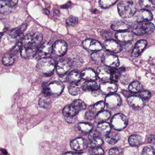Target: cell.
<instances>
[{
  "label": "cell",
  "instance_id": "54",
  "mask_svg": "<svg viewBox=\"0 0 155 155\" xmlns=\"http://www.w3.org/2000/svg\"><path fill=\"white\" fill-rule=\"evenodd\" d=\"M148 141L149 143L154 145L155 144V136L154 135H152L150 136L148 138Z\"/></svg>",
  "mask_w": 155,
  "mask_h": 155
},
{
  "label": "cell",
  "instance_id": "11",
  "mask_svg": "<svg viewBox=\"0 0 155 155\" xmlns=\"http://www.w3.org/2000/svg\"><path fill=\"white\" fill-rule=\"evenodd\" d=\"M52 51V46L51 43L46 42L43 43L41 47L37 51L36 55L38 58H48Z\"/></svg>",
  "mask_w": 155,
  "mask_h": 155
},
{
  "label": "cell",
  "instance_id": "57",
  "mask_svg": "<svg viewBox=\"0 0 155 155\" xmlns=\"http://www.w3.org/2000/svg\"><path fill=\"white\" fill-rule=\"evenodd\" d=\"M54 13L55 16H59V15L60 14V12L58 11H55L54 12Z\"/></svg>",
  "mask_w": 155,
  "mask_h": 155
},
{
  "label": "cell",
  "instance_id": "7",
  "mask_svg": "<svg viewBox=\"0 0 155 155\" xmlns=\"http://www.w3.org/2000/svg\"><path fill=\"white\" fill-rule=\"evenodd\" d=\"M122 101L119 95L111 94L105 99V104L109 109L114 110L120 107Z\"/></svg>",
  "mask_w": 155,
  "mask_h": 155
},
{
  "label": "cell",
  "instance_id": "43",
  "mask_svg": "<svg viewBox=\"0 0 155 155\" xmlns=\"http://www.w3.org/2000/svg\"><path fill=\"white\" fill-rule=\"evenodd\" d=\"M124 70V69L123 68H120L119 69L114 70L112 72H110L111 76H110V78H111L112 81H114V82H117L120 76V73L123 71Z\"/></svg>",
  "mask_w": 155,
  "mask_h": 155
},
{
  "label": "cell",
  "instance_id": "14",
  "mask_svg": "<svg viewBox=\"0 0 155 155\" xmlns=\"http://www.w3.org/2000/svg\"><path fill=\"white\" fill-rule=\"evenodd\" d=\"M68 46L64 41L60 40L55 42L52 46V51L57 56L61 57L66 53Z\"/></svg>",
  "mask_w": 155,
  "mask_h": 155
},
{
  "label": "cell",
  "instance_id": "32",
  "mask_svg": "<svg viewBox=\"0 0 155 155\" xmlns=\"http://www.w3.org/2000/svg\"><path fill=\"white\" fill-rule=\"evenodd\" d=\"M142 142V138L138 135H132L128 138V143L130 146L137 147Z\"/></svg>",
  "mask_w": 155,
  "mask_h": 155
},
{
  "label": "cell",
  "instance_id": "49",
  "mask_svg": "<svg viewBox=\"0 0 155 155\" xmlns=\"http://www.w3.org/2000/svg\"><path fill=\"white\" fill-rule=\"evenodd\" d=\"M22 45V44L21 42H18V43H17V45L15 46V47L12 49V50L11 51L10 54H11L12 56L16 55L21 48Z\"/></svg>",
  "mask_w": 155,
  "mask_h": 155
},
{
  "label": "cell",
  "instance_id": "10",
  "mask_svg": "<svg viewBox=\"0 0 155 155\" xmlns=\"http://www.w3.org/2000/svg\"><path fill=\"white\" fill-rule=\"evenodd\" d=\"M132 22L130 21L120 20L114 21L111 25V28L115 31H122L131 28Z\"/></svg>",
  "mask_w": 155,
  "mask_h": 155
},
{
  "label": "cell",
  "instance_id": "45",
  "mask_svg": "<svg viewBox=\"0 0 155 155\" xmlns=\"http://www.w3.org/2000/svg\"><path fill=\"white\" fill-rule=\"evenodd\" d=\"M9 28L8 21L3 19H0V33H3L8 30Z\"/></svg>",
  "mask_w": 155,
  "mask_h": 155
},
{
  "label": "cell",
  "instance_id": "35",
  "mask_svg": "<svg viewBox=\"0 0 155 155\" xmlns=\"http://www.w3.org/2000/svg\"><path fill=\"white\" fill-rule=\"evenodd\" d=\"M128 89L131 92L138 93L143 90V87L138 81H134L130 84Z\"/></svg>",
  "mask_w": 155,
  "mask_h": 155
},
{
  "label": "cell",
  "instance_id": "19",
  "mask_svg": "<svg viewBox=\"0 0 155 155\" xmlns=\"http://www.w3.org/2000/svg\"><path fill=\"white\" fill-rule=\"evenodd\" d=\"M71 64L69 61L65 59L60 60L57 64L56 69L58 74L61 75L66 74L70 69Z\"/></svg>",
  "mask_w": 155,
  "mask_h": 155
},
{
  "label": "cell",
  "instance_id": "1",
  "mask_svg": "<svg viewBox=\"0 0 155 155\" xmlns=\"http://www.w3.org/2000/svg\"><path fill=\"white\" fill-rule=\"evenodd\" d=\"M117 8L119 14L123 18H129L133 17L137 10L136 3L130 0L121 2L118 5Z\"/></svg>",
  "mask_w": 155,
  "mask_h": 155
},
{
  "label": "cell",
  "instance_id": "38",
  "mask_svg": "<svg viewBox=\"0 0 155 155\" xmlns=\"http://www.w3.org/2000/svg\"><path fill=\"white\" fill-rule=\"evenodd\" d=\"M118 0H99V5L102 8L106 9L117 3Z\"/></svg>",
  "mask_w": 155,
  "mask_h": 155
},
{
  "label": "cell",
  "instance_id": "27",
  "mask_svg": "<svg viewBox=\"0 0 155 155\" xmlns=\"http://www.w3.org/2000/svg\"><path fill=\"white\" fill-rule=\"evenodd\" d=\"M96 130L101 135H107L111 131V127L107 122H101L98 125Z\"/></svg>",
  "mask_w": 155,
  "mask_h": 155
},
{
  "label": "cell",
  "instance_id": "33",
  "mask_svg": "<svg viewBox=\"0 0 155 155\" xmlns=\"http://www.w3.org/2000/svg\"><path fill=\"white\" fill-rule=\"evenodd\" d=\"M82 88L84 91H97L99 87L97 84L94 81H86L82 86Z\"/></svg>",
  "mask_w": 155,
  "mask_h": 155
},
{
  "label": "cell",
  "instance_id": "42",
  "mask_svg": "<svg viewBox=\"0 0 155 155\" xmlns=\"http://www.w3.org/2000/svg\"><path fill=\"white\" fill-rule=\"evenodd\" d=\"M2 63L5 66H11L14 62V59L11 54L5 55L2 60Z\"/></svg>",
  "mask_w": 155,
  "mask_h": 155
},
{
  "label": "cell",
  "instance_id": "20",
  "mask_svg": "<svg viewBox=\"0 0 155 155\" xmlns=\"http://www.w3.org/2000/svg\"><path fill=\"white\" fill-rule=\"evenodd\" d=\"M15 5L11 0H0V12L8 14L12 12Z\"/></svg>",
  "mask_w": 155,
  "mask_h": 155
},
{
  "label": "cell",
  "instance_id": "4",
  "mask_svg": "<svg viewBox=\"0 0 155 155\" xmlns=\"http://www.w3.org/2000/svg\"><path fill=\"white\" fill-rule=\"evenodd\" d=\"M155 26L150 22H139L135 25L132 28V32L137 36H142L147 34L153 33Z\"/></svg>",
  "mask_w": 155,
  "mask_h": 155
},
{
  "label": "cell",
  "instance_id": "2",
  "mask_svg": "<svg viewBox=\"0 0 155 155\" xmlns=\"http://www.w3.org/2000/svg\"><path fill=\"white\" fill-rule=\"evenodd\" d=\"M55 62L51 58H42L40 60L37 65V68L39 71L46 75H51L54 71Z\"/></svg>",
  "mask_w": 155,
  "mask_h": 155
},
{
  "label": "cell",
  "instance_id": "17",
  "mask_svg": "<svg viewBox=\"0 0 155 155\" xmlns=\"http://www.w3.org/2000/svg\"><path fill=\"white\" fill-rule=\"evenodd\" d=\"M101 62L105 66L112 68H117L120 64L117 57L114 55L104 56Z\"/></svg>",
  "mask_w": 155,
  "mask_h": 155
},
{
  "label": "cell",
  "instance_id": "37",
  "mask_svg": "<svg viewBox=\"0 0 155 155\" xmlns=\"http://www.w3.org/2000/svg\"><path fill=\"white\" fill-rule=\"evenodd\" d=\"M105 102L103 101H99L96 104H94L90 107L91 111L96 115L97 113L103 110L105 107Z\"/></svg>",
  "mask_w": 155,
  "mask_h": 155
},
{
  "label": "cell",
  "instance_id": "23",
  "mask_svg": "<svg viewBox=\"0 0 155 155\" xmlns=\"http://www.w3.org/2000/svg\"><path fill=\"white\" fill-rule=\"evenodd\" d=\"M116 38L121 42H127L133 40V34L129 31H120L115 34Z\"/></svg>",
  "mask_w": 155,
  "mask_h": 155
},
{
  "label": "cell",
  "instance_id": "15",
  "mask_svg": "<svg viewBox=\"0 0 155 155\" xmlns=\"http://www.w3.org/2000/svg\"><path fill=\"white\" fill-rule=\"evenodd\" d=\"M104 46L107 51L112 53H119L122 50L121 45L113 40H107L104 42Z\"/></svg>",
  "mask_w": 155,
  "mask_h": 155
},
{
  "label": "cell",
  "instance_id": "48",
  "mask_svg": "<svg viewBox=\"0 0 155 155\" xmlns=\"http://www.w3.org/2000/svg\"><path fill=\"white\" fill-rule=\"evenodd\" d=\"M140 97L143 100L147 101L151 97V93L148 91H140Z\"/></svg>",
  "mask_w": 155,
  "mask_h": 155
},
{
  "label": "cell",
  "instance_id": "25",
  "mask_svg": "<svg viewBox=\"0 0 155 155\" xmlns=\"http://www.w3.org/2000/svg\"><path fill=\"white\" fill-rule=\"evenodd\" d=\"M110 116V112L108 110H101L96 114L95 116V121L97 123L105 122L107 120Z\"/></svg>",
  "mask_w": 155,
  "mask_h": 155
},
{
  "label": "cell",
  "instance_id": "6",
  "mask_svg": "<svg viewBox=\"0 0 155 155\" xmlns=\"http://www.w3.org/2000/svg\"><path fill=\"white\" fill-rule=\"evenodd\" d=\"M111 124L114 129L121 130L127 127L128 119L122 113H118L114 115L111 119Z\"/></svg>",
  "mask_w": 155,
  "mask_h": 155
},
{
  "label": "cell",
  "instance_id": "21",
  "mask_svg": "<svg viewBox=\"0 0 155 155\" xmlns=\"http://www.w3.org/2000/svg\"><path fill=\"white\" fill-rule=\"evenodd\" d=\"M37 51L38 48L30 46H23L21 50V55L24 58H30L36 55Z\"/></svg>",
  "mask_w": 155,
  "mask_h": 155
},
{
  "label": "cell",
  "instance_id": "31",
  "mask_svg": "<svg viewBox=\"0 0 155 155\" xmlns=\"http://www.w3.org/2000/svg\"><path fill=\"white\" fill-rule=\"evenodd\" d=\"M78 128L81 132L85 134H87L92 130L93 126L89 123L81 122L78 124Z\"/></svg>",
  "mask_w": 155,
  "mask_h": 155
},
{
  "label": "cell",
  "instance_id": "9",
  "mask_svg": "<svg viewBox=\"0 0 155 155\" xmlns=\"http://www.w3.org/2000/svg\"><path fill=\"white\" fill-rule=\"evenodd\" d=\"M79 112L78 109L72 104L68 105L63 109L62 113L68 122H73L74 117Z\"/></svg>",
  "mask_w": 155,
  "mask_h": 155
},
{
  "label": "cell",
  "instance_id": "47",
  "mask_svg": "<svg viewBox=\"0 0 155 155\" xmlns=\"http://www.w3.org/2000/svg\"><path fill=\"white\" fill-rule=\"evenodd\" d=\"M142 155H154L155 149L153 147H145L142 150Z\"/></svg>",
  "mask_w": 155,
  "mask_h": 155
},
{
  "label": "cell",
  "instance_id": "28",
  "mask_svg": "<svg viewBox=\"0 0 155 155\" xmlns=\"http://www.w3.org/2000/svg\"><path fill=\"white\" fill-rule=\"evenodd\" d=\"M105 140L107 143L110 145H114L116 144L120 139V135L117 132H112L106 135Z\"/></svg>",
  "mask_w": 155,
  "mask_h": 155
},
{
  "label": "cell",
  "instance_id": "12",
  "mask_svg": "<svg viewBox=\"0 0 155 155\" xmlns=\"http://www.w3.org/2000/svg\"><path fill=\"white\" fill-rule=\"evenodd\" d=\"M82 45L85 49L89 51H99L102 49V46L99 41L91 39L84 40L82 42Z\"/></svg>",
  "mask_w": 155,
  "mask_h": 155
},
{
  "label": "cell",
  "instance_id": "46",
  "mask_svg": "<svg viewBox=\"0 0 155 155\" xmlns=\"http://www.w3.org/2000/svg\"><path fill=\"white\" fill-rule=\"evenodd\" d=\"M78 18L73 16H71L67 19L66 20V23L68 26L74 27L77 25V23H78Z\"/></svg>",
  "mask_w": 155,
  "mask_h": 155
},
{
  "label": "cell",
  "instance_id": "56",
  "mask_svg": "<svg viewBox=\"0 0 155 155\" xmlns=\"http://www.w3.org/2000/svg\"><path fill=\"white\" fill-rule=\"evenodd\" d=\"M44 13H45V14H46V15H49L50 12H49L48 11V10L47 9H44Z\"/></svg>",
  "mask_w": 155,
  "mask_h": 155
},
{
  "label": "cell",
  "instance_id": "50",
  "mask_svg": "<svg viewBox=\"0 0 155 155\" xmlns=\"http://www.w3.org/2000/svg\"><path fill=\"white\" fill-rule=\"evenodd\" d=\"M100 134L97 132V130H91L89 132V139L91 140H93V139L99 137Z\"/></svg>",
  "mask_w": 155,
  "mask_h": 155
},
{
  "label": "cell",
  "instance_id": "52",
  "mask_svg": "<svg viewBox=\"0 0 155 155\" xmlns=\"http://www.w3.org/2000/svg\"><path fill=\"white\" fill-rule=\"evenodd\" d=\"M104 152L103 150L100 147L93 148V150L91 151V153L94 155H103L104 154Z\"/></svg>",
  "mask_w": 155,
  "mask_h": 155
},
{
  "label": "cell",
  "instance_id": "55",
  "mask_svg": "<svg viewBox=\"0 0 155 155\" xmlns=\"http://www.w3.org/2000/svg\"><path fill=\"white\" fill-rule=\"evenodd\" d=\"M81 154V153H78V152H77V153H75V152H67V153H64V154H74V155H76V154Z\"/></svg>",
  "mask_w": 155,
  "mask_h": 155
},
{
  "label": "cell",
  "instance_id": "5",
  "mask_svg": "<svg viewBox=\"0 0 155 155\" xmlns=\"http://www.w3.org/2000/svg\"><path fill=\"white\" fill-rule=\"evenodd\" d=\"M43 40L42 35L38 33H31L26 35L23 40V46L38 48Z\"/></svg>",
  "mask_w": 155,
  "mask_h": 155
},
{
  "label": "cell",
  "instance_id": "29",
  "mask_svg": "<svg viewBox=\"0 0 155 155\" xmlns=\"http://www.w3.org/2000/svg\"><path fill=\"white\" fill-rule=\"evenodd\" d=\"M81 79V74L78 71H72L68 75V81L71 83H78Z\"/></svg>",
  "mask_w": 155,
  "mask_h": 155
},
{
  "label": "cell",
  "instance_id": "58",
  "mask_svg": "<svg viewBox=\"0 0 155 155\" xmlns=\"http://www.w3.org/2000/svg\"><path fill=\"white\" fill-rule=\"evenodd\" d=\"M2 34H0V40H1V39L2 37Z\"/></svg>",
  "mask_w": 155,
  "mask_h": 155
},
{
  "label": "cell",
  "instance_id": "34",
  "mask_svg": "<svg viewBox=\"0 0 155 155\" xmlns=\"http://www.w3.org/2000/svg\"><path fill=\"white\" fill-rule=\"evenodd\" d=\"M69 92L72 96H77L79 94L81 90V86L78 83H71L68 88Z\"/></svg>",
  "mask_w": 155,
  "mask_h": 155
},
{
  "label": "cell",
  "instance_id": "8",
  "mask_svg": "<svg viewBox=\"0 0 155 155\" xmlns=\"http://www.w3.org/2000/svg\"><path fill=\"white\" fill-rule=\"evenodd\" d=\"M134 15L135 20L138 22L150 21L153 18V14L150 11L145 9L139 10Z\"/></svg>",
  "mask_w": 155,
  "mask_h": 155
},
{
  "label": "cell",
  "instance_id": "53",
  "mask_svg": "<svg viewBox=\"0 0 155 155\" xmlns=\"http://www.w3.org/2000/svg\"><path fill=\"white\" fill-rule=\"evenodd\" d=\"M96 115L94 113H93L92 111L89 110L88 111L87 113H86V115H85V117L88 120H91L95 118Z\"/></svg>",
  "mask_w": 155,
  "mask_h": 155
},
{
  "label": "cell",
  "instance_id": "39",
  "mask_svg": "<svg viewBox=\"0 0 155 155\" xmlns=\"http://www.w3.org/2000/svg\"><path fill=\"white\" fill-rule=\"evenodd\" d=\"M49 96H44L40 99L39 101V105L41 107L43 108H47L50 106L51 101L50 98L49 97Z\"/></svg>",
  "mask_w": 155,
  "mask_h": 155
},
{
  "label": "cell",
  "instance_id": "3",
  "mask_svg": "<svg viewBox=\"0 0 155 155\" xmlns=\"http://www.w3.org/2000/svg\"><path fill=\"white\" fill-rule=\"evenodd\" d=\"M64 88V86L60 81H52L45 86L43 88V92L48 96L57 97L60 95Z\"/></svg>",
  "mask_w": 155,
  "mask_h": 155
},
{
  "label": "cell",
  "instance_id": "13",
  "mask_svg": "<svg viewBox=\"0 0 155 155\" xmlns=\"http://www.w3.org/2000/svg\"><path fill=\"white\" fill-rule=\"evenodd\" d=\"M87 140L82 137H78L73 140L70 143L71 148L75 151H80L85 150L88 146Z\"/></svg>",
  "mask_w": 155,
  "mask_h": 155
},
{
  "label": "cell",
  "instance_id": "51",
  "mask_svg": "<svg viewBox=\"0 0 155 155\" xmlns=\"http://www.w3.org/2000/svg\"><path fill=\"white\" fill-rule=\"evenodd\" d=\"M122 153V150L118 148H113L110 149L109 151V154L111 155H120Z\"/></svg>",
  "mask_w": 155,
  "mask_h": 155
},
{
  "label": "cell",
  "instance_id": "18",
  "mask_svg": "<svg viewBox=\"0 0 155 155\" xmlns=\"http://www.w3.org/2000/svg\"><path fill=\"white\" fill-rule=\"evenodd\" d=\"M127 102L130 107L135 110H140L144 107L143 100L137 96H130L127 99Z\"/></svg>",
  "mask_w": 155,
  "mask_h": 155
},
{
  "label": "cell",
  "instance_id": "24",
  "mask_svg": "<svg viewBox=\"0 0 155 155\" xmlns=\"http://www.w3.org/2000/svg\"><path fill=\"white\" fill-rule=\"evenodd\" d=\"M98 77L102 81H107L109 79L111 73L109 70L103 66H101L97 69Z\"/></svg>",
  "mask_w": 155,
  "mask_h": 155
},
{
  "label": "cell",
  "instance_id": "41",
  "mask_svg": "<svg viewBox=\"0 0 155 155\" xmlns=\"http://www.w3.org/2000/svg\"><path fill=\"white\" fill-rule=\"evenodd\" d=\"M104 54L101 51H96L93 52L91 55V58L93 61L96 63H99L102 61V58L104 57Z\"/></svg>",
  "mask_w": 155,
  "mask_h": 155
},
{
  "label": "cell",
  "instance_id": "26",
  "mask_svg": "<svg viewBox=\"0 0 155 155\" xmlns=\"http://www.w3.org/2000/svg\"><path fill=\"white\" fill-rule=\"evenodd\" d=\"M81 78L87 81H95L96 80V74L95 71L91 68L86 69L81 73Z\"/></svg>",
  "mask_w": 155,
  "mask_h": 155
},
{
  "label": "cell",
  "instance_id": "22",
  "mask_svg": "<svg viewBox=\"0 0 155 155\" xmlns=\"http://www.w3.org/2000/svg\"><path fill=\"white\" fill-rule=\"evenodd\" d=\"M147 45V42L144 40L139 41L136 43L132 53L131 56L133 58H137L141 54L142 51L145 49Z\"/></svg>",
  "mask_w": 155,
  "mask_h": 155
},
{
  "label": "cell",
  "instance_id": "30",
  "mask_svg": "<svg viewBox=\"0 0 155 155\" xmlns=\"http://www.w3.org/2000/svg\"><path fill=\"white\" fill-rule=\"evenodd\" d=\"M155 0H140V6L143 9L153 11L155 9Z\"/></svg>",
  "mask_w": 155,
  "mask_h": 155
},
{
  "label": "cell",
  "instance_id": "16",
  "mask_svg": "<svg viewBox=\"0 0 155 155\" xmlns=\"http://www.w3.org/2000/svg\"><path fill=\"white\" fill-rule=\"evenodd\" d=\"M100 89L102 93L106 95L113 94L117 90V86L114 82H102L100 85Z\"/></svg>",
  "mask_w": 155,
  "mask_h": 155
},
{
  "label": "cell",
  "instance_id": "40",
  "mask_svg": "<svg viewBox=\"0 0 155 155\" xmlns=\"http://www.w3.org/2000/svg\"><path fill=\"white\" fill-rule=\"evenodd\" d=\"M103 144V140H102V139L101 138L99 137H98L91 140L90 143L88 144V146L91 148L93 149L101 147Z\"/></svg>",
  "mask_w": 155,
  "mask_h": 155
},
{
  "label": "cell",
  "instance_id": "36",
  "mask_svg": "<svg viewBox=\"0 0 155 155\" xmlns=\"http://www.w3.org/2000/svg\"><path fill=\"white\" fill-rule=\"evenodd\" d=\"M26 28H27V26L25 25V26H22L18 28L15 29L11 31L10 35L12 38H19L21 36L23 31L25 30Z\"/></svg>",
  "mask_w": 155,
  "mask_h": 155
},
{
  "label": "cell",
  "instance_id": "44",
  "mask_svg": "<svg viewBox=\"0 0 155 155\" xmlns=\"http://www.w3.org/2000/svg\"><path fill=\"white\" fill-rule=\"evenodd\" d=\"M72 104L75 106L79 111L81 110H84L87 108L86 104L81 100H76L72 102Z\"/></svg>",
  "mask_w": 155,
  "mask_h": 155
}]
</instances>
